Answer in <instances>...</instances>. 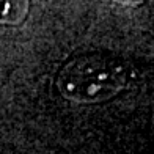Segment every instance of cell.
<instances>
[{"mask_svg":"<svg viewBox=\"0 0 154 154\" xmlns=\"http://www.w3.org/2000/svg\"><path fill=\"white\" fill-rule=\"evenodd\" d=\"M126 80L123 61L107 54H87L65 65L58 75V90L69 101L94 104L118 94Z\"/></svg>","mask_w":154,"mask_h":154,"instance_id":"cell-1","label":"cell"},{"mask_svg":"<svg viewBox=\"0 0 154 154\" xmlns=\"http://www.w3.org/2000/svg\"><path fill=\"white\" fill-rule=\"evenodd\" d=\"M27 11L25 2H0V24H17L24 20Z\"/></svg>","mask_w":154,"mask_h":154,"instance_id":"cell-2","label":"cell"}]
</instances>
